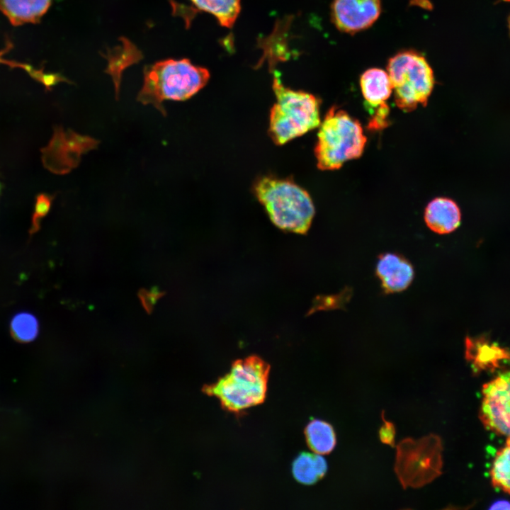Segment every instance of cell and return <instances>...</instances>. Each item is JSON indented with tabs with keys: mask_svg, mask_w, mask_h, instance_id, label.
<instances>
[{
	"mask_svg": "<svg viewBox=\"0 0 510 510\" xmlns=\"http://www.w3.org/2000/svg\"><path fill=\"white\" fill-rule=\"evenodd\" d=\"M380 11V0H334L331 15L339 30L353 34L370 27Z\"/></svg>",
	"mask_w": 510,
	"mask_h": 510,
	"instance_id": "30bf717a",
	"label": "cell"
},
{
	"mask_svg": "<svg viewBox=\"0 0 510 510\" xmlns=\"http://www.w3.org/2000/svg\"><path fill=\"white\" fill-rule=\"evenodd\" d=\"M480 419L489 430L510 438V370L482 387Z\"/></svg>",
	"mask_w": 510,
	"mask_h": 510,
	"instance_id": "9c48e42d",
	"label": "cell"
},
{
	"mask_svg": "<svg viewBox=\"0 0 510 510\" xmlns=\"http://www.w3.org/2000/svg\"><path fill=\"white\" fill-rule=\"evenodd\" d=\"M366 137L359 121L346 111L332 107L319 125L314 154L321 170L338 169L347 161L359 158Z\"/></svg>",
	"mask_w": 510,
	"mask_h": 510,
	"instance_id": "5b68a950",
	"label": "cell"
},
{
	"mask_svg": "<svg viewBox=\"0 0 510 510\" xmlns=\"http://www.w3.org/2000/svg\"><path fill=\"white\" fill-rule=\"evenodd\" d=\"M382 289L386 294L402 292L412 283L414 269L412 263L397 253L380 254L375 268Z\"/></svg>",
	"mask_w": 510,
	"mask_h": 510,
	"instance_id": "8fae6325",
	"label": "cell"
},
{
	"mask_svg": "<svg viewBox=\"0 0 510 510\" xmlns=\"http://www.w3.org/2000/svg\"><path fill=\"white\" fill-rule=\"evenodd\" d=\"M509 27H510V21H509Z\"/></svg>",
	"mask_w": 510,
	"mask_h": 510,
	"instance_id": "d4e9b609",
	"label": "cell"
},
{
	"mask_svg": "<svg viewBox=\"0 0 510 510\" xmlns=\"http://www.w3.org/2000/svg\"><path fill=\"white\" fill-rule=\"evenodd\" d=\"M306 442L315 453L326 455L330 453L336 444V436L334 427L329 423L312 419L305 429Z\"/></svg>",
	"mask_w": 510,
	"mask_h": 510,
	"instance_id": "2e32d148",
	"label": "cell"
},
{
	"mask_svg": "<svg viewBox=\"0 0 510 510\" xmlns=\"http://www.w3.org/2000/svg\"><path fill=\"white\" fill-rule=\"evenodd\" d=\"M54 198L55 196L45 193L37 195L31 220L30 234H33L40 230V222L49 212Z\"/></svg>",
	"mask_w": 510,
	"mask_h": 510,
	"instance_id": "ffe728a7",
	"label": "cell"
},
{
	"mask_svg": "<svg viewBox=\"0 0 510 510\" xmlns=\"http://www.w3.org/2000/svg\"><path fill=\"white\" fill-rule=\"evenodd\" d=\"M327 471L325 459L317 453L302 452L294 460L292 472L300 483L311 485L320 480Z\"/></svg>",
	"mask_w": 510,
	"mask_h": 510,
	"instance_id": "9a60e30c",
	"label": "cell"
},
{
	"mask_svg": "<svg viewBox=\"0 0 510 510\" xmlns=\"http://www.w3.org/2000/svg\"><path fill=\"white\" fill-rule=\"evenodd\" d=\"M387 71L398 108L409 112L418 104L426 106L434 86V76L423 55L414 50L399 52L389 60Z\"/></svg>",
	"mask_w": 510,
	"mask_h": 510,
	"instance_id": "8992f818",
	"label": "cell"
},
{
	"mask_svg": "<svg viewBox=\"0 0 510 510\" xmlns=\"http://www.w3.org/2000/svg\"><path fill=\"white\" fill-rule=\"evenodd\" d=\"M270 369L268 363L255 355L237 359L227 373L202 390L216 397L226 411L239 414L264 402Z\"/></svg>",
	"mask_w": 510,
	"mask_h": 510,
	"instance_id": "7a4b0ae2",
	"label": "cell"
},
{
	"mask_svg": "<svg viewBox=\"0 0 510 510\" xmlns=\"http://www.w3.org/2000/svg\"><path fill=\"white\" fill-rule=\"evenodd\" d=\"M254 193L271 222L278 228L306 234L314 215L309 193L289 179L264 176L256 181Z\"/></svg>",
	"mask_w": 510,
	"mask_h": 510,
	"instance_id": "3957f363",
	"label": "cell"
},
{
	"mask_svg": "<svg viewBox=\"0 0 510 510\" xmlns=\"http://www.w3.org/2000/svg\"><path fill=\"white\" fill-rule=\"evenodd\" d=\"M1 188H2V185H1V181H0V193H1Z\"/></svg>",
	"mask_w": 510,
	"mask_h": 510,
	"instance_id": "cb8c5ba5",
	"label": "cell"
},
{
	"mask_svg": "<svg viewBox=\"0 0 510 510\" xmlns=\"http://www.w3.org/2000/svg\"><path fill=\"white\" fill-rule=\"evenodd\" d=\"M200 10L215 16L220 23L231 28L240 11V0H191Z\"/></svg>",
	"mask_w": 510,
	"mask_h": 510,
	"instance_id": "e0dca14e",
	"label": "cell"
},
{
	"mask_svg": "<svg viewBox=\"0 0 510 510\" xmlns=\"http://www.w3.org/2000/svg\"><path fill=\"white\" fill-rule=\"evenodd\" d=\"M424 220L426 225L433 232L441 234L450 233L460 224V210L453 200L436 198L426 206Z\"/></svg>",
	"mask_w": 510,
	"mask_h": 510,
	"instance_id": "7c38bea8",
	"label": "cell"
},
{
	"mask_svg": "<svg viewBox=\"0 0 510 510\" xmlns=\"http://www.w3.org/2000/svg\"><path fill=\"white\" fill-rule=\"evenodd\" d=\"M490 509H510V502L506 501H497L492 505Z\"/></svg>",
	"mask_w": 510,
	"mask_h": 510,
	"instance_id": "603a6c76",
	"label": "cell"
},
{
	"mask_svg": "<svg viewBox=\"0 0 510 510\" xmlns=\"http://www.w3.org/2000/svg\"><path fill=\"white\" fill-rule=\"evenodd\" d=\"M396 448L394 469L404 489L422 487L442 474L443 446L438 436L406 438Z\"/></svg>",
	"mask_w": 510,
	"mask_h": 510,
	"instance_id": "52a82bcc",
	"label": "cell"
},
{
	"mask_svg": "<svg viewBox=\"0 0 510 510\" xmlns=\"http://www.w3.org/2000/svg\"><path fill=\"white\" fill-rule=\"evenodd\" d=\"M381 416L383 424L378 431L380 441L384 444L394 447L396 436V429L395 424L392 421H389L385 419V412L383 411L382 412Z\"/></svg>",
	"mask_w": 510,
	"mask_h": 510,
	"instance_id": "44dd1931",
	"label": "cell"
},
{
	"mask_svg": "<svg viewBox=\"0 0 510 510\" xmlns=\"http://www.w3.org/2000/svg\"><path fill=\"white\" fill-rule=\"evenodd\" d=\"M360 86L366 101L374 107L386 105L385 102L393 90L387 72L379 68L365 71L360 78Z\"/></svg>",
	"mask_w": 510,
	"mask_h": 510,
	"instance_id": "5bb4252c",
	"label": "cell"
},
{
	"mask_svg": "<svg viewBox=\"0 0 510 510\" xmlns=\"http://www.w3.org/2000/svg\"><path fill=\"white\" fill-rule=\"evenodd\" d=\"M11 332L13 338L18 341L24 343L31 341L38 334V321L30 313L20 312L11 319Z\"/></svg>",
	"mask_w": 510,
	"mask_h": 510,
	"instance_id": "d6986e66",
	"label": "cell"
},
{
	"mask_svg": "<svg viewBox=\"0 0 510 510\" xmlns=\"http://www.w3.org/2000/svg\"><path fill=\"white\" fill-rule=\"evenodd\" d=\"M164 294V292H161L158 288H155L150 290L142 289L140 290L138 296L145 310L150 313L155 303Z\"/></svg>",
	"mask_w": 510,
	"mask_h": 510,
	"instance_id": "7402d4cb",
	"label": "cell"
},
{
	"mask_svg": "<svg viewBox=\"0 0 510 510\" xmlns=\"http://www.w3.org/2000/svg\"><path fill=\"white\" fill-rule=\"evenodd\" d=\"M50 4L51 0H0V11L14 26L35 23Z\"/></svg>",
	"mask_w": 510,
	"mask_h": 510,
	"instance_id": "4fadbf2b",
	"label": "cell"
},
{
	"mask_svg": "<svg viewBox=\"0 0 510 510\" xmlns=\"http://www.w3.org/2000/svg\"><path fill=\"white\" fill-rule=\"evenodd\" d=\"M98 143L89 136L56 127L49 144L41 149L43 164L55 174H67L78 166L81 154L96 149Z\"/></svg>",
	"mask_w": 510,
	"mask_h": 510,
	"instance_id": "ba28073f",
	"label": "cell"
},
{
	"mask_svg": "<svg viewBox=\"0 0 510 510\" xmlns=\"http://www.w3.org/2000/svg\"><path fill=\"white\" fill-rule=\"evenodd\" d=\"M276 103L271 109L268 132L281 145L320 125V101L314 95L284 86L278 74L272 85Z\"/></svg>",
	"mask_w": 510,
	"mask_h": 510,
	"instance_id": "277c9868",
	"label": "cell"
},
{
	"mask_svg": "<svg viewBox=\"0 0 510 510\" xmlns=\"http://www.w3.org/2000/svg\"><path fill=\"white\" fill-rule=\"evenodd\" d=\"M210 79L209 71L193 64L188 59L166 60L147 66L137 100L152 104L164 116L166 100L186 101L203 89Z\"/></svg>",
	"mask_w": 510,
	"mask_h": 510,
	"instance_id": "6da1fadb",
	"label": "cell"
},
{
	"mask_svg": "<svg viewBox=\"0 0 510 510\" xmlns=\"http://www.w3.org/2000/svg\"><path fill=\"white\" fill-rule=\"evenodd\" d=\"M493 486L510 494V438L496 454L490 470Z\"/></svg>",
	"mask_w": 510,
	"mask_h": 510,
	"instance_id": "ac0fdd59",
	"label": "cell"
}]
</instances>
